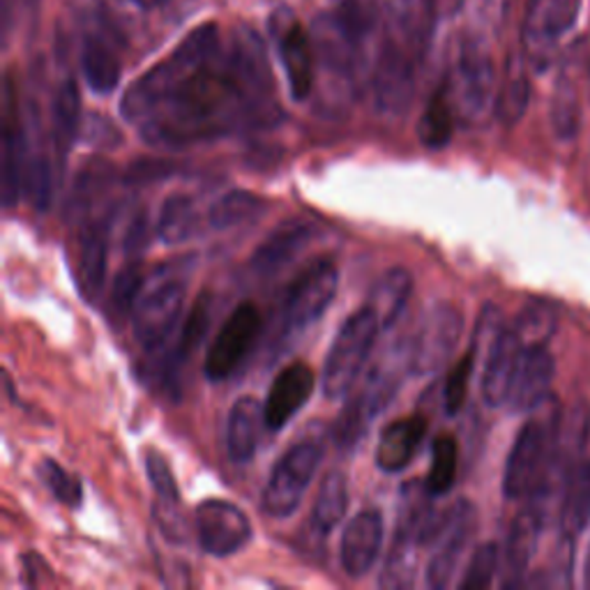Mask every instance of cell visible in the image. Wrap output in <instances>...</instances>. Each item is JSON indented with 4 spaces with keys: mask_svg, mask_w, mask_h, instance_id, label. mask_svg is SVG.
Returning <instances> with one entry per match:
<instances>
[{
    "mask_svg": "<svg viewBox=\"0 0 590 590\" xmlns=\"http://www.w3.org/2000/svg\"><path fill=\"white\" fill-rule=\"evenodd\" d=\"M121 114L159 148L210 144L272 125L279 106L263 42L238 28L224 44L215 23L196 25L172 55L125 91Z\"/></svg>",
    "mask_w": 590,
    "mask_h": 590,
    "instance_id": "cell-1",
    "label": "cell"
},
{
    "mask_svg": "<svg viewBox=\"0 0 590 590\" xmlns=\"http://www.w3.org/2000/svg\"><path fill=\"white\" fill-rule=\"evenodd\" d=\"M379 330L381 321L376 312L364 304L337 332L323 368V395L328 400H342L355 387L364 364L370 362Z\"/></svg>",
    "mask_w": 590,
    "mask_h": 590,
    "instance_id": "cell-2",
    "label": "cell"
},
{
    "mask_svg": "<svg viewBox=\"0 0 590 590\" xmlns=\"http://www.w3.org/2000/svg\"><path fill=\"white\" fill-rule=\"evenodd\" d=\"M558 417H532L521 427L503 473V494L510 500L528 498L540 487L553 462Z\"/></svg>",
    "mask_w": 590,
    "mask_h": 590,
    "instance_id": "cell-3",
    "label": "cell"
},
{
    "mask_svg": "<svg viewBox=\"0 0 590 590\" xmlns=\"http://www.w3.org/2000/svg\"><path fill=\"white\" fill-rule=\"evenodd\" d=\"M323 459V445L304 441L287 449L268 477L261 494V510L270 519L291 517L312 485L319 464Z\"/></svg>",
    "mask_w": 590,
    "mask_h": 590,
    "instance_id": "cell-4",
    "label": "cell"
},
{
    "mask_svg": "<svg viewBox=\"0 0 590 590\" xmlns=\"http://www.w3.org/2000/svg\"><path fill=\"white\" fill-rule=\"evenodd\" d=\"M464 330V317L455 304H432L406 346V364L413 376H429L443 370Z\"/></svg>",
    "mask_w": 590,
    "mask_h": 590,
    "instance_id": "cell-5",
    "label": "cell"
},
{
    "mask_svg": "<svg viewBox=\"0 0 590 590\" xmlns=\"http://www.w3.org/2000/svg\"><path fill=\"white\" fill-rule=\"evenodd\" d=\"M337 287H340V272L332 261H317L314 266H309L282 298L279 330L293 334L317 323L332 304Z\"/></svg>",
    "mask_w": 590,
    "mask_h": 590,
    "instance_id": "cell-6",
    "label": "cell"
},
{
    "mask_svg": "<svg viewBox=\"0 0 590 590\" xmlns=\"http://www.w3.org/2000/svg\"><path fill=\"white\" fill-rule=\"evenodd\" d=\"M261 332V312L255 302H240L229 319L221 323L213 340L206 360L204 374L208 381H227L247 358L251 346L257 344Z\"/></svg>",
    "mask_w": 590,
    "mask_h": 590,
    "instance_id": "cell-7",
    "label": "cell"
},
{
    "mask_svg": "<svg viewBox=\"0 0 590 590\" xmlns=\"http://www.w3.org/2000/svg\"><path fill=\"white\" fill-rule=\"evenodd\" d=\"M185 309V282L178 277L162 279L132 309V330L146 351L162 349L180 323Z\"/></svg>",
    "mask_w": 590,
    "mask_h": 590,
    "instance_id": "cell-8",
    "label": "cell"
},
{
    "mask_svg": "<svg viewBox=\"0 0 590 590\" xmlns=\"http://www.w3.org/2000/svg\"><path fill=\"white\" fill-rule=\"evenodd\" d=\"M455 106L470 121L483 118L496 102V72L491 55L480 44H466L447 81Z\"/></svg>",
    "mask_w": 590,
    "mask_h": 590,
    "instance_id": "cell-9",
    "label": "cell"
},
{
    "mask_svg": "<svg viewBox=\"0 0 590 590\" xmlns=\"http://www.w3.org/2000/svg\"><path fill=\"white\" fill-rule=\"evenodd\" d=\"M270 28L279 46V59H282L291 97L296 102H304L314 89V40L309 38V33L289 10H277L270 19Z\"/></svg>",
    "mask_w": 590,
    "mask_h": 590,
    "instance_id": "cell-10",
    "label": "cell"
},
{
    "mask_svg": "<svg viewBox=\"0 0 590 590\" xmlns=\"http://www.w3.org/2000/svg\"><path fill=\"white\" fill-rule=\"evenodd\" d=\"M581 0H532L524 23V49L532 68L553 61L556 42L577 23Z\"/></svg>",
    "mask_w": 590,
    "mask_h": 590,
    "instance_id": "cell-11",
    "label": "cell"
},
{
    "mask_svg": "<svg viewBox=\"0 0 590 590\" xmlns=\"http://www.w3.org/2000/svg\"><path fill=\"white\" fill-rule=\"evenodd\" d=\"M196 532L206 553L229 558L251 542L249 517L236 503L224 498H208L196 508Z\"/></svg>",
    "mask_w": 590,
    "mask_h": 590,
    "instance_id": "cell-12",
    "label": "cell"
},
{
    "mask_svg": "<svg viewBox=\"0 0 590 590\" xmlns=\"http://www.w3.org/2000/svg\"><path fill=\"white\" fill-rule=\"evenodd\" d=\"M477 528V513L473 503L459 500L445 513V521L434 540V553L427 566V586L443 590L453 583V577L470 545Z\"/></svg>",
    "mask_w": 590,
    "mask_h": 590,
    "instance_id": "cell-13",
    "label": "cell"
},
{
    "mask_svg": "<svg viewBox=\"0 0 590 590\" xmlns=\"http://www.w3.org/2000/svg\"><path fill=\"white\" fill-rule=\"evenodd\" d=\"M317 374L307 362H293L277 374L263 402L266 429L282 432L291 420L312 400Z\"/></svg>",
    "mask_w": 590,
    "mask_h": 590,
    "instance_id": "cell-14",
    "label": "cell"
},
{
    "mask_svg": "<svg viewBox=\"0 0 590 590\" xmlns=\"http://www.w3.org/2000/svg\"><path fill=\"white\" fill-rule=\"evenodd\" d=\"M374 102L381 114L400 116L415 93V70L402 46H385L374 70Z\"/></svg>",
    "mask_w": 590,
    "mask_h": 590,
    "instance_id": "cell-15",
    "label": "cell"
},
{
    "mask_svg": "<svg viewBox=\"0 0 590 590\" xmlns=\"http://www.w3.org/2000/svg\"><path fill=\"white\" fill-rule=\"evenodd\" d=\"M383 538H385L383 515L374 508L358 513L351 519V524L344 528L342 536L340 558L344 572L353 579L368 575L374 568L376 558L383 549Z\"/></svg>",
    "mask_w": 590,
    "mask_h": 590,
    "instance_id": "cell-16",
    "label": "cell"
},
{
    "mask_svg": "<svg viewBox=\"0 0 590 590\" xmlns=\"http://www.w3.org/2000/svg\"><path fill=\"white\" fill-rule=\"evenodd\" d=\"M524 344L513 328H503L489 346L483 374V397L491 408L508 404Z\"/></svg>",
    "mask_w": 590,
    "mask_h": 590,
    "instance_id": "cell-17",
    "label": "cell"
},
{
    "mask_svg": "<svg viewBox=\"0 0 590 590\" xmlns=\"http://www.w3.org/2000/svg\"><path fill=\"white\" fill-rule=\"evenodd\" d=\"M314 238V227L300 219H287L279 224L275 231L255 249L249 259L251 270L261 277H270L275 272H282L289 263H293L307 245Z\"/></svg>",
    "mask_w": 590,
    "mask_h": 590,
    "instance_id": "cell-18",
    "label": "cell"
},
{
    "mask_svg": "<svg viewBox=\"0 0 590 590\" xmlns=\"http://www.w3.org/2000/svg\"><path fill=\"white\" fill-rule=\"evenodd\" d=\"M545 517H547V513L532 498L526 508L515 517L510 532H508V542H505L503 586L521 583L528 566H530V560H532V553H536V549H538Z\"/></svg>",
    "mask_w": 590,
    "mask_h": 590,
    "instance_id": "cell-19",
    "label": "cell"
},
{
    "mask_svg": "<svg viewBox=\"0 0 590 590\" xmlns=\"http://www.w3.org/2000/svg\"><path fill=\"white\" fill-rule=\"evenodd\" d=\"M553 370H556V364L547 346L524 349L517 374H515V383L510 390V397H508V406L515 413L536 411L549 397Z\"/></svg>",
    "mask_w": 590,
    "mask_h": 590,
    "instance_id": "cell-20",
    "label": "cell"
},
{
    "mask_svg": "<svg viewBox=\"0 0 590 590\" xmlns=\"http://www.w3.org/2000/svg\"><path fill=\"white\" fill-rule=\"evenodd\" d=\"M425 436H427V420L423 415L415 413L392 420L379 436L376 466L385 473H402L417 455Z\"/></svg>",
    "mask_w": 590,
    "mask_h": 590,
    "instance_id": "cell-21",
    "label": "cell"
},
{
    "mask_svg": "<svg viewBox=\"0 0 590 590\" xmlns=\"http://www.w3.org/2000/svg\"><path fill=\"white\" fill-rule=\"evenodd\" d=\"M28 146L23 127L17 114V100L12 81H6V121H3V204L10 208L17 204L23 192V168L28 157Z\"/></svg>",
    "mask_w": 590,
    "mask_h": 590,
    "instance_id": "cell-22",
    "label": "cell"
},
{
    "mask_svg": "<svg viewBox=\"0 0 590 590\" xmlns=\"http://www.w3.org/2000/svg\"><path fill=\"white\" fill-rule=\"evenodd\" d=\"M263 427V404L257 397L236 400L227 420V453L236 464L255 459Z\"/></svg>",
    "mask_w": 590,
    "mask_h": 590,
    "instance_id": "cell-23",
    "label": "cell"
},
{
    "mask_svg": "<svg viewBox=\"0 0 590 590\" xmlns=\"http://www.w3.org/2000/svg\"><path fill=\"white\" fill-rule=\"evenodd\" d=\"M106 259H108V231L106 224H89L81 234L76 287L83 300L95 302L106 282Z\"/></svg>",
    "mask_w": 590,
    "mask_h": 590,
    "instance_id": "cell-24",
    "label": "cell"
},
{
    "mask_svg": "<svg viewBox=\"0 0 590 590\" xmlns=\"http://www.w3.org/2000/svg\"><path fill=\"white\" fill-rule=\"evenodd\" d=\"M590 521V462L575 464L568 470L560 491V528L566 538H577Z\"/></svg>",
    "mask_w": 590,
    "mask_h": 590,
    "instance_id": "cell-25",
    "label": "cell"
},
{
    "mask_svg": "<svg viewBox=\"0 0 590 590\" xmlns=\"http://www.w3.org/2000/svg\"><path fill=\"white\" fill-rule=\"evenodd\" d=\"M376 8L404 44H423L427 40L432 0H376Z\"/></svg>",
    "mask_w": 590,
    "mask_h": 590,
    "instance_id": "cell-26",
    "label": "cell"
},
{
    "mask_svg": "<svg viewBox=\"0 0 590 590\" xmlns=\"http://www.w3.org/2000/svg\"><path fill=\"white\" fill-rule=\"evenodd\" d=\"M413 293V277L406 268H390L370 293V307L376 312L381 328L395 325Z\"/></svg>",
    "mask_w": 590,
    "mask_h": 590,
    "instance_id": "cell-27",
    "label": "cell"
},
{
    "mask_svg": "<svg viewBox=\"0 0 590 590\" xmlns=\"http://www.w3.org/2000/svg\"><path fill=\"white\" fill-rule=\"evenodd\" d=\"M349 510V480L346 473L332 468L325 473L312 508V526L319 536H328L340 526Z\"/></svg>",
    "mask_w": 590,
    "mask_h": 590,
    "instance_id": "cell-28",
    "label": "cell"
},
{
    "mask_svg": "<svg viewBox=\"0 0 590 590\" xmlns=\"http://www.w3.org/2000/svg\"><path fill=\"white\" fill-rule=\"evenodd\" d=\"M455 134V102L449 95L447 81L429 97L425 114L417 123L420 144L429 151H443Z\"/></svg>",
    "mask_w": 590,
    "mask_h": 590,
    "instance_id": "cell-29",
    "label": "cell"
},
{
    "mask_svg": "<svg viewBox=\"0 0 590 590\" xmlns=\"http://www.w3.org/2000/svg\"><path fill=\"white\" fill-rule=\"evenodd\" d=\"M157 236L164 245H183L199 231V213L189 194L176 192L166 196L157 219Z\"/></svg>",
    "mask_w": 590,
    "mask_h": 590,
    "instance_id": "cell-30",
    "label": "cell"
},
{
    "mask_svg": "<svg viewBox=\"0 0 590 590\" xmlns=\"http://www.w3.org/2000/svg\"><path fill=\"white\" fill-rule=\"evenodd\" d=\"M81 70L97 95H111L121 83V61L102 40L89 38L81 49Z\"/></svg>",
    "mask_w": 590,
    "mask_h": 590,
    "instance_id": "cell-31",
    "label": "cell"
},
{
    "mask_svg": "<svg viewBox=\"0 0 590 590\" xmlns=\"http://www.w3.org/2000/svg\"><path fill=\"white\" fill-rule=\"evenodd\" d=\"M268 204L261 199V196L234 189L229 194H224L221 199H217L210 210H208V224L215 231H227L236 229L240 224H247L251 219H257L263 215Z\"/></svg>",
    "mask_w": 590,
    "mask_h": 590,
    "instance_id": "cell-32",
    "label": "cell"
},
{
    "mask_svg": "<svg viewBox=\"0 0 590 590\" xmlns=\"http://www.w3.org/2000/svg\"><path fill=\"white\" fill-rule=\"evenodd\" d=\"M53 142L61 153H68L74 144L81 125V95L74 79H65L53 95Z\"/></svg>",
    "mask_w": 590,
    "mask_h": 590,
    "instance_id": "cell-33",
    "label": "cell"
},
{
    "mask_svg": "<svg viewBox=\"0 0 590 590\" xmlns=\"http://www.w3.org/2000/svg\"><path fill=\"white\" fill-rule=\"evenodd\" d=\"M556 328H558V307L549 300L532 298L521 309L513 330L517 332L524 349H530V346H547Z\"/></svg>",
    "mask_w": 590,
    "mask_h": 590,
    "instance_id": "cell-34",
    "label": "cell"
},
{
    "mask_svg": "<svg viewBox=\"0 0 590 590\" xmlns=\"http://www.w3.org/2000/svg\"><path fill=\"white\" fill-rule=\"evenodd\" d=\"M459 470V445L453 434H441L432 443V464L425 487L427 491L436 496H445L457 483Z\"/></svg>",
    "mask_w": 590,
    "mask_h": 590,
    "instance_id": "cell-35",
    "label": "cell"
},
{
    "mask_svg": "<svg viewBox=\"0 0 590 590\" xmlns=\"http://www.w3.org/2000/svg\"><path fill=\"white\" fill-rule=\"evenodd\" d=\"M210 317H213L210 296L201 293L185 319V325H183V332L178 337V344L174 349V358H172V364H168V370L176 372L178 364L187 362L196 353V349L204 344L208 328H210Z\"/></svg>",
    "mask_w": 590,
    "mask_h": 590,
    "instance_id": "cell-36",
    "label": "cell"
},
{
    "mask_svg": "<svg viewBox=\"0 0 590 590\" xmlns=\"http://www.w3.org/2000/svg\"><path fill=\"white\" fill-rule=\"evenodd\" d=\"M53 166L51 162L38 153L33 155L28 151L25 157V168H23V194L28 196V201L40 213L49 210L51 199H53Z\"/></svg>",
    "mask_w": 590,
    "mask_h": 590,
    "instance_id": "cell-37",
    "label": "cell"
},
{
    "mask_svg": "<svg viewBox=\"0 0 590 590\" xmlns=\"http://www.w3.org/2000/svg\"><path fill=\"white\" fill-rule=\"evenodd\" d=\"M530 102V83L521 72H515L508 76V81L503 83V89L496 93V102H494V111H496V118L503 125H517Z\"/></svg>",
    "mask_w": 590,
    "mask_h": 590,
    "instance_id": "cell-38",
    "label": "cell"
},
{
    "mask_svg": "<svg viewBox=\"0 0 590 590\" xmlns=\"http://www.w3.org/2000/svg\"><path fill=\"white\" fill-rule=\"evenodd\" d=\"M579 121H581V106L577 89L568 79H560L551 102L553 130L560 138H575L579 132Z\"/></svg>",
    "mask_w": 590,
    "mask_h": 590,
    "instance_id": "cell-39",
    "label": "cell"
},
{
    "mask_svg": "<svg viewBox=\"0 0 590 590\" xmlns=\"http://www.w3.org/2000/svg\"><path fill=\"white\" fill-rule=\"evenodd\" d=\"M146 282V268L138 259L127 261L118 275L114 277V287H111V304L118 314H127L138 302V293H142Z\"/></svg>",
    "mask_w": 590,
    "mask_h": 590,
    "instance_id": "cell-40",
    "label": "cell"
},
{
    "mask_svg": "<svg viewBox=\"0 0 590 590\" xmlns=\"http://www.w3.org/2000/svg\"><path fill=\"white\" fill-rule=\"evenodd\" d=\"M40 473V480L44 483V487L51 491V496L68 505V508H79L81 500H83V487L79 483V477L68 473L59 462L53 459H44L38 468Z\"/></svg>",
    "mask_w": 590,
    "mask_h": 590,
    "instance_id": "cell-41",
    "label": "cell"
},
{
    "mask_svg": "<svg viewBox=\"0 0 590 590\" xmlns=\"http://www.w3.org/2000/svg\"><path fill=\"white\" fill-rule=\"evenodd\" d=\"M372 413L362 406V402L358 397H353L340 413V417L334 420V427H332V438L334 445L340 449H351L358 445V441L362 438L364 429L372 423Z\"/></svg>",
    "mask_w": 590,
    "mask_h": 590,
    "instance_id": "cell-42",
    "label": "cell"
},
{
    "mask_svg": "<svg viewBox=\"0 0 590 590\" xmlns=\"http://www.w3.org/2000/svg\"><path fill=\"white\" fill-rule=\"evenodd\" d=\"M475 368V349H470L453 370H449L443 387V404L447 415H457L468 397V383Z\"/></svg>",
    "mask_w": 590,
    "mask_h": 590,
    "instance_id": "cell-43",
    "label": "cell"
},
{
    "mask_svg": "<svg viewBox=\"0 0 590 590\" xmlns=\"http://www.w3.org/2000/svg\"><path fill=\"white\" fill-rule=\"evenodd\" d=\"M498 553L500 551L494 542H485V545L477 547L459 586L464 590H480V588L491 586L494 575L498 570V558H500Z\"/></svg>",
    "mask_w": 590,
    "mask_h": 590,
    "instance_id": "cell-44",
    "label": "cell"
},
{
    "mask_svg": "<svg viewBox=\"0 0 590 590\" xmlns=\"http://www.w3.org/2000/svg\"><path fill=\"white\" fill-rule=\"evenodd\" d=\"M146 473H148V480L157 498L180 503V489L176 483V475L172 470V464H168V459L155 447H151L146 453Z\"/></svg>",
    "mask_w": 590,
    "mask_h": 590,
    "instance_id": "cell-45",
    "label": "cell"
},
{
    "mask_svg": "<svg viewBox=\"0 0 590 590\" xmlns=\"http://www.w3.org/2000/svg\"><path fill=\"white\" fill-rule=\"evenodd\" d=\"M176 172V164L174 162H166V159H136L130 172H127V183H134V185H146V183H153V180H162V178H168Z\"/></svg>",
    "mask_w": 590,
    "mask_h": 590,
    "instance_id": "cell-46",
    "label": "cell"
},
{
    "mask_svg": "<svg viewBox=\"0 0 590 590\" xmlns=\"http://www.w3.org/2000/svg\"><path fill=\"white\" fill-rule=\"evenodd\" d=\"M148 245H151V219L144 210H138L134 219L130 221L125 240H123V249H125V255L136 259L138 255H144Z\"/></svg>",
    "mask_w": 590,
    "mask_h": 590,
    "instance_id": "cell-47",
    "label": "cell"
},
{
    "mask_svg": "<svg viewBox=\"0 0 590 590\" xmlns=\"http://www.w3.org/2000/svg\"><path fill=\"white\" fill-rule=\"evenodd\" d=\"M0 10H3V35L8 38L10 28H12V0H3V3H0Z\"/></svg>",
    "mask_w": 590,
    "mask_h": 590,
    "instance_id": "cell-48",
    "label": "cell"
},
{
    "mask_svg": "<svg viewBox=\"0 0 590 590\" xmlns=\"http://www.w3.org/2000/svg\"><path fill=\"white\" fill-rule=\"evenodd\" d=\"M132 3L138 6L142 10H153V8H157L159 3H164V0H132Z\"/></svg>",
    "mask_w": 590,
    "mask_h": 590,
    "instance_id": "cell-49",
    "label": "cell"
},
{
    "mask_svg": "<svg viewBox=\"0 0 590 590\" xmlns=\"http://www.w3.org/2000/svg\"><path fill=\"white\" fill-rule=\"evenodd\" d=\"M586 586L590 588V556H588V566H586Z\"/></svg>",
    "mask_w": 590,
    "mask_h": 590,
    "instance_id": "cell-50",
    "label": "cell"
}]
</instances>
